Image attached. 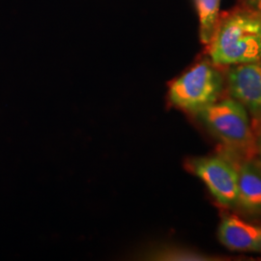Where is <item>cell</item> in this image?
Here are the masks:
<instances>
[{
  "label": "cell",
  "mask_w": 261,
  "mask_h": 261,
  "mask_svg": "<svg viewBox=\"0 0 261 261\" xmlns=\"http://www.w3.org/2000/svg\"><path fill=\"white\" fill-rule=\"evenodd\" d=\"M210 46V57L217 65H238L261 60V17L239 12L218 24Z\"/></svg>",
  "instance_id": "obj_1"
},
{
  "label": "cell",
  "mask_w": 261,
  "mask_h": 261,
  "mask_svg": "<svg viewBox=\"0 0 261 261\" xmlns=\"http://www.w3.org/2000/svg\"><path fill=\"white\" fill-rule=\"evenodd\" d=\"M222 87V76L214 67L198 63L170 84L168 102L178 110L196 114L218 100Z\"/></svg>",
  "instance_id": "obj_2"
},
{
  "label": "cell",
  "mask_w": 261,
  "mask_h": 261,
  "mask_svg": "<svg viewBox=\"0 0 261 261\" xmlns=\"http://www.w3.org/2000/svg\"><path fill=\"white\" fill-rule=\"evenodd\" d=\"M196 115L228 147L247 151L252 145V133L247 109L235 99L216 101Z\"/></svg>",
  "instance_id": "obj_3"
},
{
  "label": "cell",
  "mask_w": 261,
  "mask_h": 261,
  "mask_svg": "<svg viewBox=\"0 0 261 261\" xmlns=\"http://www.w3.org/2000/svg\"><path fill=\"white\" fill-rule=\"evenodd\" d=\"M189 167L220 204L228 208L238 205V171L228 160L222 156L195 159Z\"/></svg>",
  "instance_id": "obj_4"
},
{
  "label": "cell",
  "mask_w": 261,
  "mask_h": 261,
  "mask_svg": "<svg viewBox=\"0 0 261 261\" xmlns=\"http://www.w3.org/2000/svg\"><path fill=\"white\" fill-rule=\"evenodd\" d=\"M227 83L233 99L260 117L261 60L233 65L228 71Z\"/></svg>",
  "instance_id": "obj_5"
},
{
  "label": "cell",
  "mask_w": 261,
  "mask_h": 261,
  "mask_svg": "<svg viewBox=\"0 0 261 261\" xmlns=\"http://www.w3.org/2000/svg\"><path fill=\"white\" fill-rule=\"evenodd\" d=\"M218 239L233 252H261V226L228 215L218 228Z\"/></svg>",
  "instance_id": "obj_6"
},
{
  "label": "cell",
  "mask_w": 261,
  "mask_h": 261,
  "mask_svg": "<svg viewBox=\"0 0 261 261\" xmlns=\"http://www.w3.org/2000/svg\"><path fill=\"white\" fill-rule=\"evenodd\" d=\"M238 171V205L247 211L261 213V168L246 161Z\"/></svg>",
  "instance_id": "obj_7"
},
{
  "label": "cell",
  "mask_w": 261,
  "mask_h": 261,
  "mask_svg": "<svg viewBox=\"0 0 261 261\" xmlns=\"http://www.w3.org/2000/svg\"><path fill=\"white\" fill-rule=\"evenodd\" d=\"M221 0H195L199 19V35L203 44L209 45L219 22Z\"/></svg>",
  "instance_id": "obj_8"
},
{
  "label": "cell",
  "mask_w": 261,
  "mask_h": 261,
  "mask_svg": "<svg viewBox=\"0 0 261 261\" xmlns=\"http://www.w3.org/2000/svg\"><path fill=\"white\" fill-rule=\"evenodd\" d=\"M148 256L156 260H217L216 256H212L203 252H196L194 250H188L176 247L160 248L157 250H154Z\"/></svg>",
  "instance_id": "obj_9"
},
{
  "label": "cell",
  "mask_w": 261,
  "mask_h": 261,
  "mask_svg": "<svg viewBox=\"0 0 261 261\" xmlns=\"http://www.w3.org/2000/svg\"><path fill=\"white\" fill-rule=\"evenodd\" d=\"M248 4L252 9V12L261 17V0H248Z\"/></svg>",
  "instance_id": "obj_10"
},
{
  "label": "cell",
  "mask_w": 261,
  "mask_h": 261,
  "mask_svg": "<svg viewBox=\"0 0 261 261\" xmlns=\"http://www.w3.org/2000/svg\"><path fill=\"white\" fill-rule=\"evenodd\" d=\"M258 147H259V152H260L261 157V133L260 135H259V139H258Z\"/></svg>",
  "instance_id": "obj_11"
}]
</instances>
